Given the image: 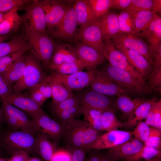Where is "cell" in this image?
<instances>
[{
    "instance_id": "cell-38",
    "label": "cell",
    "mask_w": 161,
    "mask_h": 161,
    "mask_svg": "<svg viewBox=\"0 0 161 161\" xmlns=\"http://www.w3.org/2000/svg\"><path fill=\"white\" fill-rule=\"evenodd\" d=\"M145 122L161 131V101L154 102L148 113Z\"/></svg>"
},
{
    "instance_id": "cell-61",
    "label": "cell",
    "mask_w": 161,
    "mask_h": 161,
    "mask_svg": "<svg viewBox=\"0 0 161 161\" xmlns=\"http://www.w3.org/2000/svg\"><path fill=\"white\" fill-rule=\"evenodd\" d=\"M3 122V113L1 109L0 108V125Z\"/></svg>"
},
{
    "instance_id": "cell-23",
    "label": "cell",
    "mask_w": 161,
    "mask_h": 161,
    "mask_svg": "<svg viewBox=\"0 0 161 161\" xmlns=\"http://www.w3.org/2000/svg\"><path fill=\"white\" fill-rule=\"evenodd\" d=\"M1 108L3 115L12 117L19 122L27 130L38 133L40 130L35 123L29 118L26 114L5 100L1 101Z\"/></svg>"
},
{
    "instance_id": "cell-33",
    "label": "cell",
    "mask_w": 161,
    "mask_h": 161,
    "mask_svg": "<svg viewBox=\"0 0 161 161\" xmlns=\"http://www.w3.org/2000/svg\"><path fill=\"white\" fill-rule=\"evenodd\" d=\"M52 75V77L50 84L53 105L72 97L74 96L72 91L69 89L55 77Z\"/></svg>"
},
{
    "instance_id": "cell-8",
    "label": "cell",
    "mask_w": 161,
    "mask_h": 161,
    "mask_svg": "<svg viewBox=\"0 0 161 161\" xmlns=\"http://www.w3.org/2000/svg\"><path fill=\"white\" fill-rule=\"evenodd\" d=\"M98 20L80 27L78 31L76 41L91 47L104 56L105 45Z\"/></svg>"
},
{
    "instance_id": "cell-57",
    "label": "cell",
    "mask_w": 161,
    "mask_h": 161,
    "mask_svg": "<svg viewBox=\"0 0 161 161\" xmlns=\"http://www.w3.org/2000/svg\"><path fill=\"white\" fill-rule=\"evenodd\" d=\"M10 11L4 12H0V24L4 20Z\"/></svg>"
},
{
    "instance_id": "cell-46",
    "label": "cell",
    "mask_w": 161,
    "mask_h": 161,
    "mask_svg": "<svg viewBox=\"0 0 161 161\" xmlns=\"http://www.w3.org/2000/svg\"><path fill=\"white\" fill-rule=\"evenodd\" d=\"M150 130L151 127L145 122L141 121L132 131L133 135L137 140L144 143L148 139Z\"/></svg>"
},
{
    "instance_id": "cell-52",
    "label": "cell",
    "mask_w": 161,
    "mask_h": 161,
    "mask_svg": "<svg viewBox=\"0 0 161 161\" xmlns=\"http://www.w3.org/2000/svg\"><path fill=\"white\" fill-rule=\"evenodd\" d=\"M3 120L15 130H27L19 122L12 117L3 115Z\"/></svg>"
},
{
    "instance_id": "cell-17",
    "label": "cell",
    "mask_w": 161,
    "mask_h": 161,
    "mask_svg": "<svg viewBox=\"0 0 161 161\" xmlns=\"http://www.w3.org/2000/svg\"><path fill=\"white\" fill-rule=\"evenodd\" d=\"M12 93L5 100L10 104L23 110L31 117L45 113L31 97L30 92Z\"/></svg>"
},
{
    "instance_id": "cell-49",
    "label": "cell",
    "mask_w": 161,
    "mask_h": 161,
    "mask_svg": "<svg viewBox=\"0 0 161 161\" xmlns=\"http://www.w3.org/2000/svg\"><path fill=\"white\" fill-rule=\"evenodd\" d=\"M29 0H0V12L10 11L30 2Z\"/></svg>"
},
{
    "instance_id": "cell-27",
    "label": "cell",
    "mask_w": 161,
    "mask_h": 161,
    "mask_svg": "<svg viewBox=\"0 0 161 161\" xmlns=\"http://www.w3.org/2000/svg\"><path fill=\"white\" fill-rule=\"evenodd\" d=\"M27 57L23 55L4 73L0 74L11 89L13 85L21 78L23 74Z\"/></svg>"
},
{
    "instance_id": "cell-50",
    "label": "cell",
    "mask_w": 161,
    "mask_h": 161,
    "mask_svg": "<svg viewBox=\"0 0 161 161\" xmlns=\"http://www.w3.org/2000/svg\"><path fill=\"white\" fill-rule=\"evenodd\" d=\"M72 154L69 150L57 149L53 154L50 161H71Z\"/></svg>"
},
{
    "instance_id": "cell-34",
    "label": "cell",
    "mask_w": 161,
    "mask_h": 161,
    "mask_svg": "<svg viewBox=\"0 0 161 161\" xmlns=\"http://www.w3.org/2000/svg\"><path fill=\"white\" fill-rule=\"evenodd\" d=\"M116 105L126 116H129L145 100L141 98L132 99L125 95L117 96Z\"/></svg>"
},
{
    "instance_id": "cell-47",
    "label": "cell",
    "mask_w": 161,
    "mask_h": 161,
    "mask_svg": "<svg viewBox=\"0 0 161 161\" xmlns=\"http://www.w3.org/2000/svg\"><path fill=\"white\" fill-rule=\"evenodd\" d=\"M161 131L154 128L151 127L148 140L144 143L147 146L160 150L161 145Z\"/></svg>"
},
{
    "instance_id": "cell-44",
    "label": "cell",
    "mask_w": 161,
    "mask_h": 161,
    "mask_svg": "<svg viewBox=\"0 0 161 161\" xmlns=\"http://www.w3.org/2000/svg\"><path fill=\"white\" fill-rule=\"evenodd\" d=\"M80 104L63 111L56 114L59 123L65 126L75 119V117L80 112Z\"/></svg>"
},
{
    "instance_id": "cell-5",
    "label": "cell",
    "mask_w": 161,
    "mask_h": 161,
    "mask_svg": "<svg viewBox=\"0 0 161 161\" xmlns=\"http://www.w3.org/2000/svg\"><path fill=\"white\" fill-rule=\"evenodd\" d=\"M103 71L117 85L131 92H148V86L144 80L135 76L128 71L117 69L110 65Z\"/></svg>"
},
{
    "instance_id": "cell-55",
    "label": "cell",
    "mask_w": 161,
    "mask_h": 161,
    "mask_svg": "<svg viewBox=\"0 0 161 161\" xmlns=\"http://www.w3.org/2000/svg\"><path fill=\"white\" fill-rule=\"evenodd\" d=\"M30 156L28 153L24 151H20L15 152L8 161H26Z\"/></svg>"
},
{
    "instance_id": "cell-42",
    "label": "cell",
    "mask_w": 161,
    "mask_h": 161,
    "mask_svg": "<svg viewBox=\"0 0 161 161\" xmlns=\"http://www.w3.org/2000/svg\"><path fill=\"white\" fill-rule=\"evenodd\" d=\"M161 154V150L143 145L141 148L136 153L125 158V161H138L142 159H151Z\"/></svg>"
},
{
    "instance_id": "cell-43",
    "label": "cell",
    "mask_w": 161,
    "mask_h": 161,
    "mask_svg": "<svg viewBox=\"0 0 161 161\" xmlns=\"http://www.w3.org/2000/svg\"><path fill=\"white\" fill-rule=\"evenodd\" d=\"M28 49L12 53L0 58V74L4 73Z\"/></svg>"
},
{
    "instance_id": "cell-60",
    "label": "cell",
    "mask_w": 161,
    "mask_h": 161,
    "mask_svg": "<svg viewBox=\"0 0 161 161\" xmlns=\"http://www.w3.org/2000/svg\"><path fill=\"white\" fill-rule=\"evenodd\" d=\"M161 154L158 155L151 159L145 160V161H161Z\"/></svg>"
},
{
    "instance_id": "cell-25",
    "label": "cell",
    "mask_w": 161,
    "mask_h": 161,
    "mask_svg": "<svg viewBox=\"0 0 161 161\" xmlns=\"http://www.w3.org/2000/svg\"><path fill=\"white\" fill-rule=\"evenodd\" d=\"M35 149L36 152L45 161H50L53 154L58 149L56 145L45 134L41 132L37 134Z\"/></svg>"
},
{
    "instance_id": "cell-20",
    "label": "cell",
    "mask_w": 161,
    "mask_h": 161,
    "mask_svg": "<svg viewBox=\"0 0 161 161\" xmlns=\"http://www.w3.org/2000/svg\"><path fill=\"white\" fill-rule=\"evenodd\" d=\"M143 145V142L132 137L121 144L108 148L107 155L114 161L124 160L138 152Z\"/></svg>"
},
{
    "instance_id": "cell-24",
    "label": "cell",
    "mask_w": 161,
    "mask_h": 161,
    "mask_svg": "<svg viewBox=\"0 0 161 161\" xmlns=\"http://www.w3.org/2000/svg\"><path fill=\"white\" fill-rule=\"evenodd\" d=\"M78 61L74 47L67 43H62L55 45L49 65H56Z\"/></svg>"
},
{
    "instance_id": "cell-32",
    "label": "cell",
    "mask_w": 161,
    "mask_h": 161,
    "mask_svg": "<svg viewBox=\"0 0 161 161\" xmlns=\"http://www.w3.org/2000/svg\"><path fill=\"white\" fill-rule=\"evenodd\" d=\"M133 14L144 11H154L161 13V0H132L128 7L124 10Z\"/></svg>"
},
{
    "instance_id": "cell-45",
    "label": "cell",
    "mask_w": 161,
    "mask_h": 161,
    "mask_svg": "<svg viewBox=\"0 0 161 161\" xmlns=\"http://www.w3.org/2000/svg\"><path fill=\"white\" fill-rule=\"evenodd\" d=\"M148 92H151L155 87L161 83V62L155 63L153 69L149 76Z\"/></svg>"
},
{
    "instance_id": "cell-30",
    "label": "cell",
    "mask_w": 161,
    "mask_h": 161,
    "mask_svg": "<svg viewBox=\"0 0 161 161\" xmlns=\"http://www.w3.org/2000/svg\"><path fill=\"white\" fill-rule=\"evenodd\" d=\"M18 8L11 10L0 24V35H7L18 31L22 22L21 17L18 13Z\"/></svg>"
},
{
    "instance_id": "cell-21",
    "label": "cell",
    "mask_w": 161,
    "mask_h": 161,
    "mask_svg": "<svg viewBox=\"0 0 161 161\" xmlns=\"http://www.w3.org/2000/svg\"><path fill=\"white\" fill-rule=\"evenodd\" d=\"M81 106L96 109L101 111L113 109L112 102L107 95L92 90L86 93L80 98Z\"/></svg>"
},
{
    "instance_id": "cell-56",
    "label": "cell",
    "mask_w": 161,
    "mask_h": 161,
    "mask_svg": "<svg viewBox=\"0 0 161 161\" xmlns=\"http://www.w3.org/2000/svg\"><path fill=\"white\" fill-rule=\"evenodd\" d=\"M97 161H114L108 155L100 154Z\"/></svg>"
},
{
    "instance_id": "cell-22",
    "label": "cell",
    "mask_w": 161,
    "mask_h": 161,
    "mask_svg": "<svg viewBox=\"0 0 161 161\" xmlns=\"http://www.w3.org/2000/svg\"><path fill=\"white\" fill-rule=\"evenodd\" d=\"M117 15L109 11L98 20L104 41L111 40L120 33Z\"/></svg>"
},
{
    "instance_id": "cell-12",
    "label": "cell",
    "mask_w": 161,
    "mask_h": 161,
    "mask_svg": "<svg viewBox=\"0 0 161 161\" xmlns=\"http://www.w3.org/2000/svg\"><path fill=\"white\" fill-rule=\"evenodd\" d=\"M104 42L105 45L104 56L109 61L110 65L117 69L128 71L135 76L144 80L125 55L117 49L111 40H104Z\"/></svg>"
},
{
    "instance_id": "cell-11",
    "label": "cell",
    "mask_w": 161,
    "mask_h": 161,
    "mask_svg": "<svg viewBox=\"0 0 161 161\" xmlns=\"http://www.w3.org/2000/svg\"><path fill=\"white\" fill-rule=\"evenodd\" d=\"M26 10L21 17L25 29L47 33L44 13L38 0L33 1Z\"/></svg>"
},
{
    "instance_id": "cell-41",
    "label": "cell",
    "mask_w": 161,
    "mask_h": 161,
    "mask_svg": "<svg viewBox=\"0 0 161 161\" xmlns=\"http://www.w3.org/2000/svg\"><path fill=\"white\" fill-rule=\"evenodd\" d=\"M94 15L100 19L112 8L113 0H86Z\"/></svg>"
},
{
    "instance_id": "cell-15",
    "label": "cell",
    "mask_w": 161,
    "mask_h": 161,
    "mask_svg": "<svg viewBox=\"0 0 161 161\" xmlns=\"http://www.w3.org/2000/svg\"><path fill=\"white\" fill-rule=\"evenodd\" d=\"M97 71V77L90 85L92 90L106 95L117 96L131 93L116 84L104 71Z\"/></svg>"
},
{
    "instance_id": "cell-6",
    "label": "cell",
    "mask_w": 161,
    "mask_h": 161,
    "mask_svg": "<svg viewBox=\"0 0 161 161\" xmlns=\"http://www.w3.org/2000/svg\"><path fill=\"white\" fill-rule=\"evenodd\" d=\"M74 4L68 9L63 18L57 25L48 30L54 38L69 43L76 41L78 25Z\"/></svg>"
},
{
    "instance_id": "cell-19",
    "label": "cell",
    "mask_w": 161,
    "mask_h": 161,
    "mask_svg": "<svg viewBox=\"0 0 161 161\" xmlns=\"http://www.w3.org/2000/svg\"><path fill=\"white\" fill-rule=\"evenodd\" d=\"M123 54L131 64L139 72L142 77L149 76L153 69V66L144 57L138 53L122 46L114 45Z\"/></svg>"
},
{
    "instance_id": "cell-51",
    "label": "cell",
    "mask_w": 161,
    "mask_h": 161,
    "mask_svg": "<svg viewBox=\"0 0 161 161\" xmlns=\"http://www.w3.org/2000/svg\"><path fill=\"white\" fill-rule=\"evenodd\" d=\"M12 93V89L10 87L0 74V98L1 101L5 100Z\"/></svg>"
},
{
    "instance_id": "cell-58",
    "label": "cell",
    "mask_w": 161,
    "mask_h": 161,
    "mask_svg": "<svg viewBox=\"0 0 161 161\" xmlns=\"http://www.w3.org/2000/svg\"><path fill=\"white\" fill-rule=\"evenodd\" d=\"M10 38L9 35H0V43L5 42Z\"/></svg>"
},
{
    "instance_id": "cell-62",
    "label": "cell",
    "mask_w": 161,
    "mask_h": 161,
    "mask_svg": "<svg viewBox=\"0 0 161 161\" xmlns=\"http://www.w3.org/2000/svg\"><path fill=\"white\" fill-rule=\"evenodd\" d=\"M8 159L7 158L0 157V161H8Z\"/></svg>"
},
{
    "instance_id": "cell-35",
    "label": "cell",
    "mask_w": 161,
    "mask_h": 161,
    "mask_svg": "<svg viewBox=\"0 0 161 161\" xmlns=\"http://www.w3.org/2000/svg\"><path fill=\"white\" fill-rule=\"evenodd\" d=\"M156 13L154 11H144L132 14L134 19L135 35L137 36L147 28Z\"/></svg>"
},
{
    "instance_id": "cell-2",
    "label": "cell",
    "mask_w": 161,
    "mask_h": 161,
    "mask_svg": "<svg viewBox=\"0 0 161 161\" xmlns=\"http://www.w3.org/2000/svg\"><path fill=\"white\" fill-rule=\"evenodd\" d=\"M47 76L40 61L32 53H30L27 56L22 77L12 86L13 93H20L27 90H31L43 81Z\"/></svg>"
},
{
    "instance_id": "cell-28",
    "label": "cell",
    "mask_w": 161,
    "mask_h": 161,
    "mask_svg": "<svg viewBox=\"0 0 161 161\" xmlns=\"http://www.w3.org/2000/svg\"><path fill=\"white\" fill-rule=\"evenodd\" d=\"M157 99V97H154L145 100L130 115L128 120L123 123V127L128 128L133 127L145 119L151 106Z\"/></svg>"
},
{
    "instance_id": "cell-1",
    "label": "cell",
    "mask_w": 161,
    "mask_h": 161,
    "mask_svg": "<svg viewBox=\"0 0 161 161\" xmlns=\"http://www.w3.org/2000/svg\"><path fill=\"white\" fill-rule=\"evenodd\" d=\"M63 137L68 150L80 148L88 152L100 133L84 120L74 119L65 126Z\"/></svg>"
},
{
    "instance_id": "cell-16",
    "label": "cell",
    "mask_w": 161,
    "mask_h": 161,
    "mask_svg": "<svg viewBox=\"0 0 161 161\" xmlns=\"http://www.w3.org/2000/svg\"><path fill=\"white\" fill-rule=\"evenodd\" d=\"M132 131L116 130L100 135L91 147V149L109 148L121 144L130 140L133 136Z\"/></svg>"
},
{
    "instance_id": "cell-29",
    "label": "cell",
    "mask_w": 161,
    "mask_h": 161,
    "mask_svg": "<svg viewBox=\"0 0 161 161\" xmlns=\"http://www.w3.org/2000/svg\"><path fill=\"white\" fill-rule=\"evenodd\" d=\"M74 7L78 25L80 27L98 20L93 13L86 0H75Z\"/></svg>"
},
{
    "instance_id": "cell-13",
    "label": "cell",
    "mask_w": 161,
    "mask_h": 161,
    "mask_svg": "<svg viewBox=\"0 0 161 161\" xmlns=\"http://www.w3.org/2000/svg\"><path fill=\"white\" fill-rule=\"evenodd\" d=\"M41 132L45 134L56 145L63 137L65 126L51 118L45 113L31 117Z\"/></svg>"
},
{
    "instance_id": "cell-18",
    "label": "cell",
    "mask_w": 161,
    "mask_h": 161,
    "mask_svg": "<svg viewBox=\"0 0 161 161\" xmlns=\"http://www.w3.org/2000/svg\"><path fill=\"white\" fill-rule=\"evenodd\" d=\"M137 36H142L147 40L154 59L161 52V18L157 13L147 28Z\"/></svg>"
},
{
    "instance_id": "cell-54",
    "label": "cell",
    "mask_w": 161,
    "mask_h": 161,
    "mask_svg": "<svg viewBox=\"0 0 161 161\" xmlns=\"http://www.w3.org/2000/svg\"><path fill=\"white\" fill-rule=\"evenodd\" d=\"M132 0H113L112 8L124 10L129 5Z\"/></svg>"
},
{
    "instance_id": "cell-10",
    "label": "cell",
    "mask_w": 161,
    "mask_h": 161,
    "mask_svg": "<svg viewBox=\"0 0 161 161\" xmlns=\"http://www.w3.org/2000/svg\"><path fill=\"white\" fill-rule=\"evenodd\" d=\"M51 70V75L72 91L80 90L90 85L97 75V69L86 72L81 71L69 75H63Z\"/></svg>"
},
{
    "instance_id": "cell-31",
    "label": "cell",
    "mask_w": 161,
    "mask_h": 161,
    "mask_svg": "<svg viewBox=\"0 0 161 161\" xmlns=\"http://www.w3.org/2000/svg\"><path fill=\"white\" fill-rule=\"evenodd\" d=\"M30 49L26 38L15 37L11 40L0 43V58L13 53Z\"/></svg>"
},
{
    "instance_id": "cell-36",
    "label": "cell",
    "mask_w": 161,
    "mask_h": 161,
    "mask_svg": "<svg viewBox=\"0 0 161 161\" xmlns=\"http://www.w3.org/2000/svg\"><path fill=\"white\" fill-rule=\"evenodd\" d=\"M80 112L83 114L84 121L95 130H102L101 124L102 111L89 107L81 106Z\"/></svg>"
},
{
    "instance_id": "cell-48",
    "label": "cell",
    "mask_w": 161,
    "mask_h": 161,
    "mask_svg": "<svg viewBox=\"0 0 161 161\" xmlns=\"http://www.w3.org/2000/svg\"><path fill=\"white\" fill-rule=\"evenodd\" d=\"M80 104V98L74 96L57 104L53 105V111L55 114Z\"/></svg>"
},
{
    "instance_id": "cell-14",
    "label": "cell",
    "mask_w": 161,
    "mask_h": 161,
    "mask_svg": "<svg viewBox=\"0 0 161 161\" xmlns=\"http://www.w3.org/2000/svg\"><path fill=\"white\" fill-rule=\"evenodd\" d=\"M73 47L78 60L88 70H96L97 67L106 60L102 54L81 42H75Z\"/></svg>"
},
{
    "instance_id": "cell-63",
    "label": "cell",
    "mask_w": 161,
    "mask_h": 161,
    "mask_svg": "<svg viewBox=\"0 0 161 161\" xmlns=\"http://www.w3.org/2000/svg\"><path fill=\"white\" fill-rule=\"evenodd\" d=\"M1 157V154H0V157Z\"/></svg>"
},
{
    "instance_id": "cell-39",
    "label": "cell",
    "mask_w": 161,
    "mask_h": 161,
    "mask_svg": "<svg viewBox=\"0 0 161 161\" xmlns=\"http://www.w3.org/2000/svg\"><path fill=\"white\" fill-rule=\"evenodd\" d=\"M85 68L79 61L67 62L56 65H49L48 68L63 75H69L82 71Z\"/></svg>"
},
{
    "instance_id": "cell-64",
    "label": "cell",
    "mask_w": 161,
    "mask_h": 161,
    "mask_svg": "<svg viewBox=\"0 0 161 161\" xmlns=\"http://www.w3.org/2000/svg\"></svg>"
},
{
    "instance_id": "cell-59",
    "label": "cell",
    "mask_w": 161,
    "mask_h": 161,
    "mask_svg": "<svg viewBox=\"0 0 161 161\" xmlns=\"http://www.w3.org/2000/svg\"><path fill=\"white\" fill-rule=\"evenodd\" d=\"M26 161H44L41 158L36 157H30L27 159Z\"/></svg>"
},
{
    "instance_id": "cell-53",
    "label": "cell",
    "mask_w": 161,
    "mask_h": 161,
    "mask_svg": "<svg viewBox=\"0 0 161 161\" xmlns=\"http://www.w3.org/2000/svg\"><path fill=\"white\" fill-rule=\"evenodd\" d=\"M72 154L71 161H85L86 154L87 152L80 148H75L68 150Z\"/></svg>"
},
{
    "instance_id": "cell-26",
    "label": "cell",
    "mask_w": 161,
    "mask_h": 161,
    "mask_svg": "<svg viewBox=\"0 0 161 161\" xmlns=\"http://www.w3.org/2000/svg\"><path fill=\"white\" fill-rule=\"evenodd\" d=\"M52 75L46 76L42 82L30 90L31 97L40 107L47 99L52 97V89L50 82Z\"/></svg>"
},
{
    "instance_id": "cell-37",
    "label": "cell",
    "mask_w": 161,
    "mask_h": 161,
    "mask_svg": "<svg viewBox=\"0 0 161 161\" xmlns=\"http://www.w3.org/2000/svg\"><path fill=\"white\" fill-rule=\"evenodd\" d=\"M101 124L103 131H109L123 127V123L117 118L113 109L102 111Z\"/></svg>"
},
{
    "instance_id": "cell-9",
    "label": "cell",
    "mask_w": 161,
    "mask_h": 161,
    "mask_svg": "<svg viewBox=\"0 0 161 161\" xmlns=\"http://www.w3.org/2000/svg\"><path fill=\"white\" fill-rule=\"evenodd\" d=\"M139 36L120 32L111 40L114 45L134 51L144 57L153 66L154 58L149 44Z\"/></svg>"
},
{
    "instance_id": "cell-3",
    "label": "cell",
    "mask_w": 161,
    "mask_h": 161,
    "mask_svg": "<svg viewBox=\"0 0 161 161\" xmlns=\"http://www.w3.org/2000/svg\"><path fill=\"white\" fill-rule=\"evenodd\" d=\"M38 133L28 130L10 131L3 136L1 143L6 150L12 154L21 151L32 153L36 152L35 146Z\"/></svg>"
},
{
    "instance_id": "cell-4",
    "label": "cell",
    "mask_w": 161,
    "mask_h": 161,
    "mask_svg": "<svg viewBox=\"0 0 161 161\" xmlns=\"http://www.w3.org/2000/svg\"><path fill=\"white\" fill-rule=\"evenodd\" d=\"M26 38L30 50L40 61L44 67L48 68L55 44L47 34L25 29Z\"/></svg>"
},
{
    "instance_id": "cell-7",
    "label": "cell",
    "mask_w": 161,
    "mask_h": 161,
    "mask_svg": "<svg viewBox=\"0 0 161 161\" xmlns=\"http://www.w3.org/2000/svg\"><path fill=\"white\" fill-rule=\"evenodd\" d=\"M44 11L47 30L57 25L62 19L75 0L39 1Z\"/></svg>"
},
{
    "instance_id": "cell-40",
    "label": "cell",
    "mask_w": 161,
    "mask_h": 161,
    "mask_svg": "<svg viewBox=\"0 0 161 161\" xmlns=\"http://www.w3.org/2000/svg\"><path fill=\"white\" fill-rule=\"evenodd\" d=\"M117 16L120 32L135 35V27L133 14L122 10Z\"/></svg>"
}]
</instances>
